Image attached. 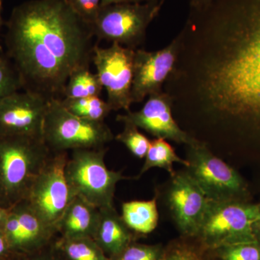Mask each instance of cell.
Listing matches in <instances>:
<instances>
[{"mask_svg":"<svg viewBox=\"0 0 260 260\" xmlns=\"http://www.w3.org/2000/svg\"><path fill=\"white\" fill-rule=\"evenodd\" d=\"M99 209L79 197H75L57 225L59 237L93 238L99 221Z\"/></svg>","mask_w":260,"mask_h":260,"instance_id":"17","label":"cell"},{"mask_svg":"<svg viewBox=\"0 0 260 260\" xmlns=\"http://www.w3.org/2000/svg\"><path fill=\"white\" fill-rule=\"evenodd\" d=\"M253 229H254V233L256 239L258 241H260V211L259 216H258L256 221L254 222V225H253Z\"/></svg>","mask_w":260,"mask_h":260,"instance_id":"34","label":"cell"},{"mask_svg":"<svg viewBox=\"0 0 260 260\" xmlns=\"http://www.w3.org/2000/svg\"><path fill=\"white\" fill-rule=\"evenodd\" d=\"M187 146L186 172L212 201H246L245 181L232 167L219 158L205 142L195 139Z\"/></svg>","mask_w":260,"mask_h":260,"instance_id":"7","label":"cell"},{"mask_svg":"<svg viewBox=\"0 0 260 260\" xmlns=\"http://www.w3.org/2000/svg\"><path fill=\"white\" fill-rule=\"evenodd\" d=\"M136 49L112 43L107 48L93 49L92 62L96 74L107 93L108 104L112 111H130L133 81V65Z\"/></svg>","mask_w":260,"mask_h":260,"instance_id":"10","label":"cell"},{"mask_svg":"<svg viewBox=\"0 0 260 260\" xmlns=\"http://www.w3.org/2000/svg\"><path fill=\"white\" fill-rule=\"evenodd\" d=\"M161 260H219L194 237L181 236L164 247Z\"/></svg>","mask_w":260,"mask_h":260,"instance_id":"21","label":"cell"},{"mask_svg":"<svg viewBox=\"0 0 260 260\" xmlns=\"http://www.w3.org/2000/svg\"><path fill=\"white\" fill-rule=\"evenodd\" d=\"M63 107L72 114L87 120L104 121L112 112L107 102L100 97L83 98V99H61Z\"/></svg>","mask_w":260,"mask_h":260,"instance_id":"23","label":"cell"},{"mask_svg":"<svg viewBox=\"0 0 260 260\" xmlns=\"http://www.w3.org/2000/svg\"><path fill=\"white\" fill-rule=\"evenodd\" d=\"M188 98L219 127L260 139V0H212L184 39Z\"/></svg>","mask_w":260,"mask_h":260,"instance_id":"1","label":"cell"},{"mask_svg":"<svg viewBox=\"0 0 260 260\" xmlns=\"http://www.w3.org/2000/svg\"><path fill=\"white\" fill-rule=\"evenodd\" d=\"M124 129L115 137L116 140L125 145L132 154L138 158H144L150 146V140L140 133L139 128L129 122H124Z\"/></svg>","mask_w":260,"mask_h":260,"instance_id":"24","label":"cell"},{"mask_svg":"<svg viewBox=\"0 0 260 260\" xmlns=\"http://www.w3.org/2000/svg\"><path fill=\"white\" fill-rule=\"evenodd\" d=\"M213 251L219 260H260V241L222 246Z\"/></svg>","mask_w":260,"mask_h":260,"instance_id":"26","label":"cell"},{"mask_svg":"<svg viewBox=\"0 0 260 260\" xmlns=\"http://www.w3.org/2000/svg\"><path fill=\"white\" fill-rule=\"evenodd\" d=\"M116 120L132 123L155 138L172 140L179 144L187 145L195 139L178 124L173 114L172 99L164 90L149 95L138 112L129 111L119 114Z\"/></svg>","mask_w":260,"mask_h":260,"instance_id":"15","label":"cell"},{"mask_svg":"<svg viewBox=\"0 0 260 260\" xmlns=\"http://www.w3.org/2000/svg\"><path fill=\"white\" fill-rule=\"evenodd\" d=\"M5 54L27 91L63 99L70 75L89 68L93 29L65 0H29L13 8L6 23Z\"/></svg>","mask_w":260,"mask_h":260,"instance_id":"2","label":"cell"},{"mask_svg":"<svg viewBox=\"0 0 260 260\" xmlns=\"http://www.w3.org/2000/svg\"><path fill=\"white\" fill-rule=\"evenodd\" d=\"M3 230L15 255L40 250L59 236L55 229L47 225L32 211L25 200L9 208Z\"/></svg>","mask_w":260,"mask_h":260,"instance_id":"14","label":"cell"},{"mask_svg":"<svg viewBox=\"0 0 260 260\" xmlns=\"http://www.w3.org/2000/svg\"><path fill=\"white\" fill-rule=\"evenodd\" d=\"M55 246L65 260H110L91 237L65 239L58 236Z\"/></svg>","mask_w":260,"mask_h":260,"instance_id":"19","label":"cell"},{"mask_svg":"<svg viewBox=\"0 0 260 260\" xmlns=\"http://www.w3.org/2000/svg\"><path fill=\"white\" fill-rule=\"evenodd\" d=\"M179 47V39L176 37L160 50H135L131 92L133 104L143 102L149 95L164 90L166 82L175 68Z\"/></svg>","mask_w":260,"mask_h":260,"instance_id":"11","label":"cell"},{"mask_svg":"<svg viewBox=\"0 0 260 260\" xmlns=\"http://www.w3.org/2000/svg\"><path fill=\"white\" fill-rule=\"evenodd\" d=\"M145 158L144 164L138 177H141L145 172L154 167L165 169L171 176H173L176 172L173 167L174 162L182 164L185 167L189 166L187 160L180 158L176 153L172 145L162 138H155L150 141V146Z\"/></svg>","mask_w":260,"mask_h":260,"instance_id":"20","label":"cell"},{"mask_svg":"<svg viewBox=\"0 0 260 260\" xmlns=\"http://www.w3.org/2000/svg\"><path fill=\"white\" fill-rule=\"evenodd\" d=\"M2 10H3V0H0V35H1L2 28H3V25H4L3 15H2ZM1 52H3V50L1 45V40H0V53Z\"/></svg>","mask_w":260,"mask_h":260,"instance_id":"35","label":"cell"},{"mask_svg":"<svg viewBox=\"0 0 260 260\" xmlns=\"http://www.w3.org/2000/svg\"><path fill=\"white\" fill-rule=\"evenodd\" d=\"M93 239L109 258L117 255L136 240L135 234L126 226L114 206L99 209Z\"/></svg>","mask_w":260,"mask_h":260,"instance_id":"16","label":"cell"},{"mask_svg":"<svg viewBox=\"0 0 260 260\" xmlns=\"http://www.w3.org/2000/svg\"><path fill=\"white\" fill-rule=\"evenodd\" d=\"M259 211L260 204L238 200H210L194 238L211 250L233 244L258 242L253 225Z\"/></svg>","mask_w":260,"mask_h":260,"instance_id":"5","label":"cell"},{"mask_svg":"<svg viewBox=\"0 0 260 260\" xmlns=\"http://www.w3.org/2000/svg\"><path fill=\"white\" fill-rule=\"evenodd\" d=\"M108 148L72 150L65 167V177L72 193L95 208L114 206L116 184L126 177L108 169Z\"/></svg>","mask_w":260,"mask_h":260,"instance_id":"4","label":"cell"},{"mask_svg":"<svg viewBox=\"0 0 260 260\" xmlns=\"http://www.w3.org/2000/svg\"><path fill=\"white\" fill-rule=\"evenodd\" d=\"M167 203L174 222L184 237H195L210 200L186 170L171 176Z\"/></svg>","mask_w":260,"mask_h":260,"instance_id":"13","label":"cell"},{"mask_svg":"<svg viewBox=\"0 0 260 260\" xmlns=\"http://www.w3.org/2000/svg\"><path fill=\"white\" fill-rule=\"evenodd\" d=\"M20 89L23 84L14 64L5 53H0V102Z\"/></svg>","mask_w":260,"mask_h":260,"instance_id":"25","label":"cell"},{"mask_svg":"<svg viewBox=\"0 0 260 260\" xmlns=\"http://www.w3.org/2000/svg\"><path fill=\"white\" fill-rule=\"evenodd\" d=\"M103 87L96 73L90 68H81L70 75L65 86L63 99H77L100 96Z\"/></svg>","mask_w":260,"mask_h":260,"instance_id":"22","label":"cell"},{"mask_svg":"<svg viewBox=\"0 0 260 260\" xmlns=\"http://www.w3.org/2000/svg\"><path fill=\"white\" fill-rule=\"evenodd\" d=\"M68 158V152H51L25 199L32 211L56 232L59 220L75 198L65 177Z\"/></svg>","mask_w":260,"mask_h":260,"instance_id":"9","label":"cell"},{"mask_svg":"<svg viewBox=\"0 0 260 260\" xmlns=\"http://www.w3.org/2000/svg\"><path fill=\"white\" fill-rule=\"evenodd\" d=\"M78 16L92 27L101 8L102 0H65Z\"/></svg>","mask_w":260,"mask_h":260,"instance_id":"28","label":"cell"},{"mask_svg":"<svg viewBox=\"0 0 260 260\" xmlns=\"http://www.w3.org/2000/svg\"><path fill=\"white\" fill-rule=\"evenodd\" d=\"M165 0L101 7L92 25L99 40L138 49L144 43L147 29L158 16Z\"/></svg>","mask_w":260,"mask_h":260,"instance_id":"8","label":"cell"},{"mask_svg":"<svg viewBox=\"0 0 260 260\" xmlns=\"http://www.w3.org/2000/svg\"><path fill=\"white\" fill-rule=\"evenodd\" d=\"M212 0H189V8L191 10L200 9L209 4Z\"/></svg>","mask_w":260,"mask_h":260,"instance_id":"32","label":"cell"},{"mask_svg":"<svg viewBox=\"0 0 260 260\" xmlns=\"http://www.w3.org/2000/svg\"><path fill=\"white\" fill-rule=\"evenodd\" d=\"M49 99L24 90L0 102V137L43 138Z\"/></svg>","mask_w":260,"mask_h":260,"instance_id":"12","label":"cell"},{"mask_svg":"<svg viewBox=\"0 0 260 260\" xmlns=\"http://www.w3.org/2000/svg\"><path fill=\"white\" fill-rule=\"evenodd\" d=\"M51 154L43 138L0 137V206L26 198Z\"/></svg>","mask_w":260,"mask_h":260,"instance_id":"3","label":"cell"},{"mask_svg":"<svg viewBox=\"0 0 260 260\" xmlns=\"http://www.w3.org/2000/svg\"><path fill=\"white\" fill-rule=\"evenodd\" d=\"M15 256L14 253L11 250L3 228H0V260H13Z\"/></svg>","mask_w":260,"mask_h":260,"instance_id":"30","label":"cell"},{"mask_svg":"<svg viewBox=\"0 0 260 260\" xmlns=\"http://www.w3.org/2000/svg\"><path fill=\"white\" fill-rule=\"evenodd\" d=\"M158 194L152 200L125 202L121 206V218L135 235H146L155 230L158 223Z\"/></svg>","mask_w":260,"mask_h":260,"instance_id":"18","label":"cell"},{"mask_svg":"<svg viewBox=\"0 0 260 260\" xmlns=\"http://www.w3.org/2000/svg\"><path fill=\"white\" fill-rule=\"evenodd\" d=\"M153 0H102L101 7L117 4H131V3H143Z\"/></svg>","mask_w":260,"mask_h":260,"instance_id":"31","label":"cell"},{"mask_svg":"<svg viewBox=\"0 0 260 260\" xmlns=\"http://www.w3.org/2000/svg\"><path fill=\"white\" fill-rule=\"evenodd\" d=\"M9 209L0 206V228H3L7 216H8Z\"/></svg>","mask_w":260,"mask_h":260,"instance_id":"33","label":"cell"},{"mask_svg":"<svg viewBox=\"0 0 260 260\" xmlns=\"http://www.w3.org/2000/svg\"><path fill=\"white\" fill-rule=\"evenodd\" d=\"M115 138L104 121H93L68 112L59 99H50L43 126V139L53 153L105 148Z\"/></svg>","mask_w":260,"mask_h":260,"instance_id":"6","label":"cell"},{"mask_svg":"<svg viewBox=\"0 0 260 260\" xmlns=\"http://www.w3.org/2000/svg\"><path fill=\"white\" fill-rule=\"evenodd\" d=\"M164 247L161 244L148 245L134 241L110 260H161Z\"/></svg>","mask_w":260,"mask_h":260,"instance_id":"27","label":"cell"},{"mask_svg":"<svg viewBox=\"0 0 260 260\" xmlns=\"http://www.w3.org/2000/svg\"><path fill=\"white\" fill-rule=\"evenodd\" d=\"M55 240L49 245L35 252L23 255H15L13 260H65L56 249Z\"/></svg>","mask_w":260,"mask_h":260,"instance_id":"29","label":"cell"}]
</instances>
